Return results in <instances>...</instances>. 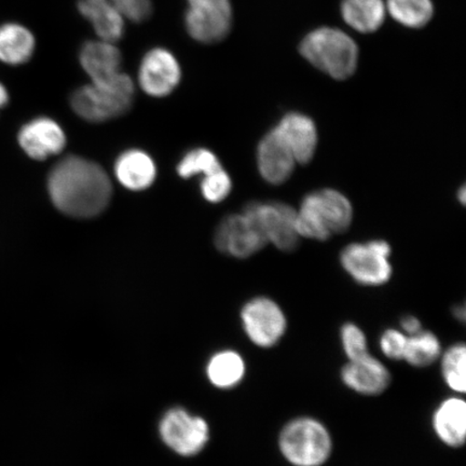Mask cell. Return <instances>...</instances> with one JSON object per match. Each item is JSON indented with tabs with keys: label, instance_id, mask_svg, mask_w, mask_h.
<instances>
[{
	"label": "cell",
	"instance_id": "ac0fdd59",
	"mask_svg": "<svg viewBox=\"0 0 466 466\" xmlns=\"http://www.w3.org/2000/svg\"><path fill=\"white\" fill-rule=\"evenodd\" d=\"M79 62L92 83L107 81L122 73L121 51L116 44L104 40H87L81 46Z\"/></svg>",
	"mask_w": 466,
	"mask_h": 466
},
{
	"label": "cell",
	"instance_id": "836d02e7",
	"mask_svg": "<svg viewBox=\"0 0 466 466\" xmlns=\"http://www.w3.org/2000/svg\"><path fill=\"white\" fill-rule=\"evenodd\" d=\"M465 307L462 306H456L452 309V314L454 319L459 320V322H464L465 320Z\"/></svg>",
	"mask_w": 466,
	"mask_h": 466
},
{
	"label": "cell",
	"instance_id": "44dd1931",
	"mask_svg": "<svg viewBox=\"0 0 466 466\" xmlns=\"http://www.w3.org/2000/svg\"><path fill=\"white\" fill-rule=\"evenodd\" d=\"M36 38L31 29L17 22L0 25V62L10 66H20L33 57Z\"/></svg>",
	"mask_w": 466,
	"mask_h": 466
},
{
	"label": "cell",
	"instance_id": "7402d4cb",
	"mask_svg": "<svg viewBox=\"0 0 466 466\" xmlns=\"http://www.w3.org/2000/svg\"><path fill=\"white\" fill-rule=\"evenodd\" d=\"M247 362L235 350H223L208 360L207 375L215 388L229 390L238 386L246 378Z\"/></svg>",
	"mask_w": 466,
	"mask_h": 466
},
{
	"label": "cell",
	"instance_id": "1f68e13d",
	"mask_svg": "<svg viewBox=\"0 0 466 466\" xmlns=\"http://www.w3.org/2000/svg\"><path fill=\"white\" fill-rule=\"evenodd\" d=\"M399 329L403 331L405 335L412 336L421 331L423 325L420 319L412 316V314H408V316L400 319Z\"/></svg>",
	"mask_w": 466,
	"mask_h": 466
},
{
	"label": "cell",
	"instance_id": "2e32d148",
	"mask_svg": "<svg viewBox=\"0 0 466 466\" xmlns=\"http://www.w3.org/2000/svg\"><path fill=\"white\" fill-rule=\"evenodd\" d=\"M296 160L287 143L272 129L261 139L258 149L259 173L266 182L279 185L293 174Z\"/></svg>",
	"mask_w": 466,
	"mask_h": 466
},
{
	"label": "cell",
	"instance_id": "d6986e66",
	"mask_svg": "<svg viewBox=\"0 0 466 466\" xmlns=\"http://www.w3.org/2000/svg\"><path fill=\"white\" fill-rule=\"evenodd\" d=\"M77 7L97 39L116 44L124 37L127 19L108 0H78Z\"/></svg>",
	"mask_w": 466,
	"mask_h": 466
},
{
	"label": "cell",
	"instance_id": "3957f363",
	"mask_svg": "<svg viewBox=\"0 0 466 466\" xmlns=\"http://www.w3.org/2000/svg\"><path fill=\"white\" fill-rule=\"evenodd\" d=\"M351 203L341 192L333 189L314 191L305 197L296 214L299 236L325 241L333 233L346 231L352 223Z\"/></svg>",
	"mask_w": 466,
	"mask_h": 466
},
{
	"label": "cell",
	"instance_id": "52a82bcc",
	"mask_svg": "<svg viewBox=\"0 0 466 466\" xmlns=\"http://www.w3.org/2000/svg\"><path fill=\"white\" fill-rule=\"evenodd\" d=\"M390 255L391 248L386 241L353 243L342 250L340 262L343 270L355 283L362 287H382L392 278Z\"/></svg>",
	"mask_w": 466,
	"mask_h": 466
},
{
	"label": "cell",
	"instance_id": "ba28073f",
	"mask_svg": "<svg viewBox=\"0 0 466 466\" xmlns=\"http://www.w3.org/2000/svg\"><path fill=\"white\" fill-rule=\"evenodd\" d=\"M233 21L230 0H187L185 26L196 42L211 45L228 36Z\"/></svg>",
	"mask_w": 466,
	"mask_h": 466
},
{
	"label": "cell",
	"instance_id": "83f0119b",
	"mask_svg": "<svg viewBox=\"0 0 466 466\" xmlns=\"http://www.w3.org/2000/svg\"><path fill=\"white\" fill-rule=\"evenodd\" d=\"M339 340L347 360L366 357L370 352L369 338L365 330L354 322H345L340 326Z\"/></svg>",
	"mask_w": 466,
	"mask_h": 466
},
{
	"label": "cell",
	"instance_id": "4dcf8cb0",
	"mask_svg": "<svg viewBox=\"0 0 466 466\" xmlns=\"http://www.w3.org/2000/svg\"><path fill=\"white\" fill-rule=\"evenodd\" d=\"M120 11L127 20L134 23L147 21L153 15V2L151 0H108Z\"/></svg>",
	"mask_w": 466,
	"mask_h": 466
},
{
	"label": "cell",
	"instance_id": "f1b7e54d",
	"mask_svg": "<svg viewBox=\"0 0 466 466\" xmlns=\"http://www.w3.org/2000/svg\"><path fill=\"white\" fill-rule=\"evenodd\" d=\"M232 189L231 178L223 167L203 177L201 192L204 199L211 203L224 201Z\"/></svg>",
	"mask_w": 466,
	"mask_h": 466
},
{
	"label": "cell",
	"instance_id": "9c48e42d",
	"mask_svg": "<svg viewBox=\"0 0 466 466\" xmlns=\"http://www.w3.org/2000/svg\"><path fill=\"white\" fill-rule=\"evenodd\" d=\"M159 433L163 442L183 457L196 456L209 440L208 422L183 408H174L163 416Z\"/></svg>",
	"mask_w": 466,
	"mask_h": 466
},
{
	"label": "cell",
	"instance_id": "5b68a950",
	"mask_svg": "<svg viewBox=\"0 0 466 466\" xmlns=\"http://www.w3.org/2000/svg\"><path fill=\"white\" fill-rule=\"evenodd\" d=\"M136 86L129 75L78 87L71 96V106L80 118L105 122L124 115L132 106Z\"/></svg>",
	"mask_w": 466,
	"mask_h": 466
},
{
	"label": "cell",
	"instance_id": "277c9868",
	"mask_svg": "<svg viewBox=\"0 0 466 466\" xmlns=\"http://www.w3.org/2000/svg\"><path fill=\"white\" fill-rule=\"evenodd\" d=\"M300 54L314 67L331 78L345 80L357 71V43L340 29L320 27L308 34L300 45Z\"/></svg>",
	"mask_w": 466,
	"mask_h": 466
},
{
	"label": "cell",
	"instance_id": "6da1fadb",
	"mask_svg": "<svg viewBox=\"0 0 466 466\" xmlns=\"http://www.w3.org/2000/svg\"><path fill=\"white\" fill-rule=\"evenodd\" d=\"M48 192L58 211L75 218H91L108 207L113 186L97 163L69 156L52 168Z\"/></svg>",
	"mask_w": 466,
	"mask_h": 466
},
{
	"label": "cell",
	"instance_id": "7a4b0ae2",
	"mask_svg": "<svg viewBox=\"0 0 466 466\" xmlns=\"http://www.w3.org/2000/svg\"><path fill=\"white\" fill-rule=\"evenodd\" d=\"M278 451L291 466H324L333 457L334 437L319 418L301 415L289 419L279 431Z\"/></svg>",
	"mask_w": 466,
	"mask_h": 466
},
{
	"label": "cell",
	"instance_id": "5bb4252c",
	"mask_svg": "<svg viewBox=\"0 0 466 466\" xmlns=\"http://www.w3.org/2000/svg\"><path fill=\"white\" fill-rule=\"evenodd\" d=\"M17 143L29 158L43 161L62 153L66 148V136L56 121L39 116L21 127L17 133Z\"/></svg>",
	"mask_w": 466,
	"mask_h": 466
},
{
	"label": "cell",
	"instance_id": "d4e9b609",
	"mask_svg": "<svg viewBox=\"0 0 466 466\" xmlns=\"http://www.w3.org/2000/svg\"><path fill=\"white\" fill-rule=\"evenodd\" d=\"M441 377L452 394L466 392V345L463 341L452 343L442 350L439 360Z\"/></svg>",
	"mask_w": 466,
	"mask_h": 466
},
{
	"label": "cell",
	"instance_id": "484cf974",
	"mask_svg": "<svg viewBox=\"0 0 466 466\" xmlns=\"http://www.w3.org/2000/svg\"><path fill=\"white\" fill-rule=\"evenodd\" d=\"M386 7L396 22L411 28L427 25L434 11L431 0H388Z\"/></svg>",
	"mask_w": 466,
	"mask_h": 466
},
{
	"label": "cell",
	"instance_id": "ffe728a7",
	"mask_svg": "<svg viewBox=\"0 0 466 466\" xmlns=\"http://www.w3.org/2000/svg\"><path fill=\"white\" fill-rule=\"evenodd\" d=\"M115 175L125 188L141 191L150 187L157 177L155 161L139 149L121 154L115 163Z\"/></svg>",
	"mask_w": 466,
	"mask_h": 466
},
{
	"label": "cell",
	"instance_id": "8992f818",
	"mask_svg": "<svg viewBox=\"0 0 466 466\" xmlns=\"http://www.w3.org/2000/svg\"><path fill=\"white\" fill-rule=\"evenodd\" d=\"M240 319L249 342L262 350L278 347L288 334L287 312L270 297L258 296L247 301L241 309Z\"/></svg>",
	"mask_w": 466,
	"mask_h": 466
},
{
	"label": "cell",
	"instance_id": "7c38bea8",
	"mask_svg": "<svg viewBox=\"0 0 466 466\" xmlns=\"http://www.w3.org/2000/svg\"><path fill=\"white\" fill-rule=\"evenodd\" d=\"M182 79L177 58L165 48L151 49L139 64L137 80L146 95L165 97L175 90Z\"/></svg>",
	"mask_w": 466,
	"mask_h": 466
},
{
	"label": "cell",
	"instance_id": "603a6c76",
	"mask_svg": "<svg viewBox=\"0 0 466 466\" xmlns=\"http://www.w3.org/2000/svg\"><path fill=\"white\" fill-rule=\"evenodd\" d=\"M383 0H342L341 15L350 27L360 33H374L386 19Z\"/></svg>",
	"mask_w": 466,
	"mask_h": 466
},
{
	"label": "cell",
	"instance_id": "4316f807",
	"mask_svg": "<svg viewBox=\"0 0 466 466\" xmlns=\"http://www.w3.org/2000/svg\"><path fill=\"white\" fill-rule=\"evenodd\" d=\"M217 155L206 148H198L189 151L178 163L177 173L185 179L194 177L196 175H206L221 168Z\"/></svg>",
	"mask_w": 466,
	"mask_h": 466
},
{
	"label": "cell",
	"instance_id": "d6a6232c",
	"mask_svg": "<svg viewBox=\"0 0 466 466\" xmlns=\"http://www.w3.org/2000/svg\"><path fill=\"white\" fill-rule=\"evenodd\" d=\"M10 100L9 91L7 87L0 83V110L7 106Z\"/></svg>",
	"mask_w": 466,
	"mask_h": 466
},
{
	"label": "cell",
	"instance_id": "e0dca14e",
	"mask_svg": "<svg viewBox=\"0 0 466 466\" xmlns=\"http://www.w3.org/2000/svg\"><path fill=\"white\" fill-rule=\"evenodd\" d=\"M275 129L287 143L296 162L306 165L312 160L318 146L316 124L304 114L285 115Z\"/></svg>",
	"mask_w": 466,
	"mask_h": 466
},
{
	"label": "cell",
	"instance_id": "9a60e30c",
	"mask_svg": "<svg viewBox=\"0 0 466 466\" xmlns=\"http://www.w3.org/2000/svg\"><path fill=\"white\" fill-rule=\"evenodd\" d=\"M431 427L437 440L451 450H460L466 441V401L464 395L452 394L436 405Z\"/></svg>",
	"mask_w": 466,
	"mask_h": 466
},
{
	"label": "cell",
	"instance_id": "8fae6325",
	"mask_svg": "<svg viewBox=\"0 0 466 466\" xmlns=\"http://www.w3.org/2000/svg\"><path fill=\"white\" fill-rule=\"evenodd\" d=\"M244 211L253 215L260 228L273 246L283 252H291L299 246V235L296 229L295 209L279 202H252Z\"/></svg>",
	"mask_w": 466,
	"mask_h": 466
},
{
	"label": "cell",
	"instance_id": "f546056e",
	"mask_svg": "<svg viewBox=\"0 0 466 466\" xmlns=\"http://www.w3.org/2000/svg\"><path fill=\"white\" fill-rule=\"evenodd\" d=\"M407 338L398 328L384 329L379 337V349L383 357L393 362H403Z\"/></svg>",
	"mask_w": 466,
	"mask_h": 466
},
{
	"label": "cell",
	"instance_id": "30bf717a",
	"mask_svg": "<svg viewBox=\"0 0 466 466\" xmlns=\"http://www.w3.org/2000/svg\"><path fill=\"white\" fill-rule=\"evenodd\" d=\"M267 243L258 221L247 211L225 218L215 233V246L236 258H250Z\"/></svg>",
	"mask_w": 466,
	"mask_h": 466
},
{
	"label": "cell",
	"instance_id": "4fadbf2b",
	"mask_svg": "<svg viewBox=\"0 0 466 466\" xmlns=\"http://www.w3.org/2000/svg\"><path fill=\"white\" fill-rule=\"evenodd\" d=\"M340 381L350 391L365 398H376L388 391L392 383L391 370L370 353L347 360L339 371Z\"/></svg>",
	"mask_w": 466,
	"mask_h": 466
},
{
	"label": "cell",
	"instance_id": "e575fe53",
	"mask_svg": "<svg viewBox=\"0 0 466 466\" xmlns=\"http://www.w3.org/2000/svg\"><path fill=\"white\" fill-rule=\"evenodd\" d=\"M465 195H466L465 187L460 188L459 195H458V199L462 204L465 203V199H466V196Z\"/></svg>",
	"mask_w": 466,
	"mask_h": 466
},
{
	"label": "cell",
	"instance_id": "cb8c5ba5",
	"mask_svg": "<svg viewBox=\"0 0 466 466\" xmlns=\"http://www.w3.org/2000/svg\"><path fill=\"white\" fill-rule=\"evenodd\" d=\"M442 350L444 347L440 337L423 329L415 335L408 336L403 362L412 369H428L439 363Z\"/></svg>",
	"mask_w": 466,
	"mask_h": 466
}]
</instances>
